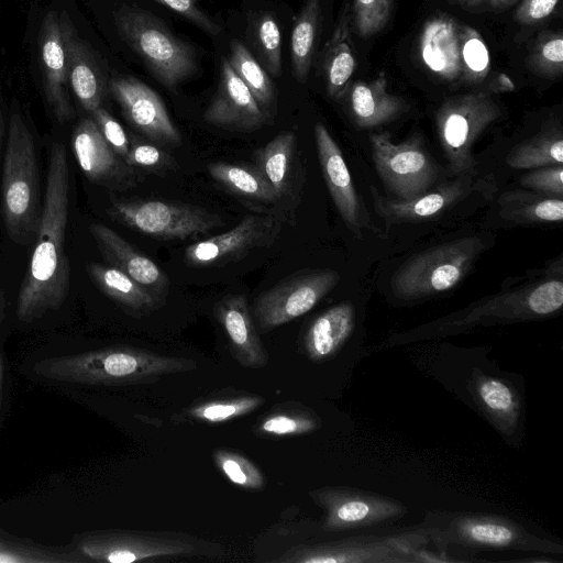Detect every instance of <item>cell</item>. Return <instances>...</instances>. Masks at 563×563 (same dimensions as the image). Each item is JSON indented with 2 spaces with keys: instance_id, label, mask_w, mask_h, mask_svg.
<instances>
[{
  "instance_id": "cell-1",
  "label": "cell",
  "mask_w": 563,
  "mask_h": 563,
  "mask_svg": "<svg viewBox=\"0 0 563 563\" xmlns=\"http://www.w3.org/2000/svg\"><path fill=\"white\" fill-rule=\"evenodd\" d=\"M69 210V168L63 144L51 146L44 205L36 245L18 295L16 316L30 322L65 301L70 286V266L65 252Z\"/></svg>"
},
{
  "instance_id": "cell-2",
  "label": "cell",
  "mask_w": 563,
  "mask_h": 563,
  "mask_svg": "<svg viewBox=\"0 0 563 563\" xmlns=\"http://www.w3.org/2000/svg\"><path fill=\"white\" fill-rule=\"evenodd\" d=\"M196 368L194 360L159 355L133 346H111L47 357L34 365V372L47 379L98 386L153 383L165 375Z\"/></svg>"
},
{
  "instance_id": "cell-3",
  "label": "cell",
  "mask_w": 563,
  "mask_h": 563,
  "mask_svg": "<svg viewBox=\"0 0 563 563\" xmlns=\"http://www.w3.org/2000/svg\"><path fill=\"white\" fill-rule=\"evenodd\" d=\"M563 283L550 277L500 291L429 323L388 338L385 345L453 335L475 327L541 319L561 310Z\"/></svg>"
},
{
  "instance_id": "cell-4",
  "label": "cell",
  "mask_w": 563,
  "mask_h": 563,
  "mask_svg": "<svg viewBox=\"0 0 563 563\" xmlns=\"http://www.w3.org/2000/svg\"><path fill=\"white\" fill-rule=\"evenodd\" d=\"M430 542L445 553L472 554L516 550L561 554L563 548L530 533L517 521L499 515L470 511H430L421 523Z\"/></svg>"
},
{
  "instance_id": "cell-5",
  "label": "cell",
  "mask_w": 563,
  "mask_h": 563,
  "mask_svg": "<svg viewBox=\"0 0 563 563\" xmlns=\"http://www.w3.org/2000/svg\"><path fill=\"white\" fill-rule=\"evenodd\" d=\"M38 189L33 135L13 99L2 169V217L8 235L15 243L29 242L37 232L41 218Z\"/></svg>"
},
{
  "instance_id": "cell-6",
  "label": "cell",
  "mask_w": 563,
  "mask_h": 563,
  "mask_svg": "<svg viewBox=\"0 0 563 563\" xmlns=\"http://www.w3.org/2000/svg\"><path fill=\"white\" fill-rule=\"evenodd\" d=\"M431 543L422 525L391 529L379 527L342 539L299 544L284 552L278 563H407L419 562L420 551Z\"/></svg>"
},
{
  "instance_id": "cell-7",
  "label": "cell",
  "mask_w": 563,
  "mask_h": 563,
  "mask_svg": "<svg viewBox=\"0 0 563 563\" xmlns=\"http://www.w3.org/2000/svg\"><path fill=\"white\" fill-rule=\"evenodd\" d=\"M120 37L163 85L175 88L197 73L194 47L175 36L156 16L134 7L113 12Z\"/></svg>"
},
{
  "instance_id": "cell-8",
  "label": "cell",
  "mask_w": 563,
  "mask_h": 563,
  "mask_svg": "<svg viewBox=\"0 0 563 563\" xmlns=\"http://www.w3.org/2000/svg\"><path fill=\"white\" fill-rule=\"evenodd\" d=\"M426 67L454 84H478L490 69L489 53L481 34L448 15L428 20L419 37Z\"/></svg>"
},
{
  "instance_id": "cell-9",
  "label": "cell",
  "mask_w": 563,
  "mask_h": 563,
  "mask_svg": "<svg viewBox=\"0 0 563 563\" xmlns=\"http://www.w3.org/2000/svg\"><path fill=\"white\" fill-rule=\"evenodd\" d=\"M484 249L485 242L475 235L430 247L410 257L394 273L391 290L405 300L446 291L465 277Z\"/></svg>"
},
{
  "instance_id": "cell-10",
  "label": "cell",
  "mask_w": 563,
  "mask_h": 563,
  "mask_svg": "<svg viewBox=\"0 0 563 563\" xmlns=\"http://www.w3.org/2000/svg\"><path fill=\"white\" fill-rule=\"evenodd\" d=\"M78 547L89 560L108 563L216 555L219 548L185 533L129 530L89 532L80 539Z\"/></svg>"
},
{
  "instance_id": "cell-11",
  "label": "cell",
  "mask_w": 563,
  "mask_h": 563,
  "mask_svg": "<svg viewBox=\"0 0 563 563\" xmlns=\"http://www.w3.org/2000/svg\"><path fill=\"white\" fill-rule=\"evenodd\" d=\"M109 213L140 234L164 241L197 239L223 225L220 216L201 207L165 200L113 199Z\"/></svg>"
},
{
  "instance_id": "cell-12",
  "label": "cell",
  "mask_w": 563,
  "mask_h": 563,
  "mask_svg": "<svg viewBox=\"0 0 563 563\" xmlns=\"http://www.w3.org/2000/svg\"><path fill=\"white\" fill-rule=\"evenodd\" d=\"M499 115L497 103L483 91L454 96L442 103L437 113V128L452 174L473 173L476 161L472 147Z\"/></svg>"
},
{
  "instance_id": "cell-13",
  "label": "cell",
  "mask_w": 563,
  "mask_h": 563,
  "mask_svg": "<svg viewBox=\"0 0 563 563\" xmlns=\"http://www.w3.org/2000/svg\"><path fill=\"white\" fill-rule=\"evenodd\" d=\"M31 60L42 96L54 118L65 123L75 118L66 73L59 9L44 7L32 16Z\"/></svg>"
},
{
  "instance_id": "cell-14",
  "label": "cell",
  "mask_w": 563,
  "mask_h": 563,
  "mask_svg": "<svg viewBox=\"0 0 563 563\" xmlns=\"http://www.w3.org/2000/svg\"><path fill=\"white\" fill-rule=\"evenodd\" d=\"M309 496L324 512L323 532H346L389 526L408 514V508L390 497L372 492L327 486Z\"/></svg>"
},
{
  "instance_id": "cell-15",
  "label": "cell",
  "mask_w": 563,
  "mask_h": 563,
  "mask_svg": "<svg viewBox=\"0 0 563 563\" xmlns=\"http://www.w3.org/2000/svg\"><path fill=\"white\" fill-rule=\"evenodd\" d=\"M331 269L301 271L261 292L253 302V319L267 332L309 312L339 283Z\"/></svg>"
},
{
  "instance_id": "cell-16",
  "label": "cell",
  "mask_w": 563,
  "mask_h": 563,
  "mask_svg": "<svg viewBox=\"0 0 563 563\" xmlns=\"http://www.w3.org/2000/svg\"><path fill=\"white\" fill-rule=\"evenodd\" d=\"M371 145L378 175L398 199L415 198L434 185L437 166L424 151L421 136L396 144L387 134H373Z\"/></svg>"
},
{
  "instance_id": "cell-17",
  "label": "cell",
  "mask_w": 563,
  "mask_h": 563,
  "mask_svg": "<svg viewBox=\"0 0 563 563\" xmlns=\"http://www.w3.org/2000/svg\"><path fill=\"white\" fill-rule=\"evenodd\" d=\"M282 229L280 221L269 214H246L231 230L185 249V262L195 267L222 266L243 258L257 247L269 246Z\"/></svg>"
},
{
  "instance_id": "cell-18",
  "label": "cell",
  "mask_w": 563,
  "mask_h": 563,
  "mask_svg": "<svg viewBox=\"0 0 563 563\" xmlns=\"http://www.w3.org/2000/svg\"><path fill=\"white\" fill-rule=\"evenodd\" d=\"M494 185L490 176L477 179L473 173H468L411 199L384 198L373 188L374 209L389 225L427 220L440 216L477 192L494 190Z\"/></svg>"
},
{
  "instance_id": "cell-19",
  "label": "cell",
  "mask_w": 563,
  "mask_h": 563,
  "mask_svg": "<svg viewBox=\"0 0 563 563\" xmlns=\"http://www.w3.org/2000/svg\"><path fill=\"white\" fill-rule=\"evenodd\" d=\"M108 90L121 107L126 121L144 137L158 145L178 146L181 134L161 97L136 78L115 76Z\"/></svg>"
},
{
  "instance_id": "cell-20",
  "label": "cell",
  "mask_w": 563,
  "mask_h": 563,
  "mask_svg": "<svg viewBox=\"0 0 563 563\" xmlns=\"http://www.w3.org/2000/svg\"><path fill=\"white\" fill-rule=\"evenodd\" d=\"M59 20L68 85L90 114L102 106L109 80L96 51L80 35L67 9H59Z\"/></svg>"
},
{
  "instance_id": "cell-21",
  "label": "cell",
  "mask_w": 563,
  "mask_h": 563,
  "mask_svg": "<svg viewBox=\"0 0 563 563\" xmlns=\"http://www.w3.org/2000/svg\"><path fill=\"white\" fill-rule=\"evenodd\" d=\"M74 156L86 177L108 188H130L137 177L112 150L89 115L80 120L71 137Z\"/></svg>"
},
{
  "instance_id": "cell-22",
  "label": "cell",
  "mask_w": 563,
  "mask_h": 563,
  "mask_svg": "<svg viewBox=\"0 0 563 563\" xmlns=\"http://www.w3.org/2000/svg\"><path fill=\"white\" fill-rule=\"evenodd\" d=\"M205 122L239 132L261 129L268 121L251 90L222 58L220 81L214 97L203 113Z\"/></svg>"
},
{
  "instance_id": "cell-23",
  "label": "cell",
  "mask_w": 563,
  "mask_h": 563,
  "mask_svg": "<svg viewBox=\"0 0 563 563\" xmlns=\"http://www.w3.org/2000/svg\"><path fill=\"white\" fill-rule=\"evenodd\" d=\"M477 409L508 440L521 439L523 404L510 378L475 369L467 384Z\"/></svg>"
},
{
  "instance_id": "cell-24",
  "label": "cell",
  "mask_w": 563,
  "mask_h": 563,
  "mask_svg": "<svg viewBox=\"0 0 563 563\" xmlns=\"http://www.w3.org/2000/svg\"><path fill=\"white\" fill-rule=\"evenodd\" d=\"M89 231L106 262L136 282L162 306L169 291L165 272L114 230L92 223Z\"/></svg>"
},
{
  "instance_id": "cell-25",
  "label": "cell",
  "mask_w": 563,
  "mask_h": 563,
  "mask_svg": "<svg viewBox=\"0 0 563 563\" xmlns=\"http://www.w3.org/2000/svg\"><path fill=\"white\" fill-rule=\"evenodd\" d=\"M214 317L222 327L231 355L242 366L262 368L268 355L256 330L246 297L229 295L214 306Z\"/></svg>"
},
{
  "instance_id": "cell-26",
  "label": "cell",
  "mask_w": 563,
  "mask_h": 563,
  "mask_svg": "<svg viewBox=\"0 0 563 563\" xmlns=\"http://www.w3.org/2000/svg\"><path fill=\"white\" fill-rule=\"evenodd\" d=\"M314 140L322 175L331 198L345 224L358 233L362 209L343 154L322 123L314 125Z\"/></svg>"
},
{
  "instance_id": "cell-27",
  "label": "cell",
  "mask_w": 563,
  "mask_h": 563,
  "mask_svg": "<svg viewBox=\"0 0 563 563\" xmlns=\"http://www.w3.org/2000/svg\"><path fill=\"white\" fill-rule=\"evenodd\" d=\"M356 330V310L352 302L336 303L317 316L302 341L305 354L314 364L334 361L351 343Z\"/></svg>"
},
{
  "instance_id": "cell-28",
  "label": "cell",
  "mask_w": 563,
  "mask_h": 563,
  "mask_svg": "<svg viewBox=\"0 0 563 563\" xmlns=\"http://www.w3.org/2000/svg\"><path fill=\"white\" fill-rule=\"evenodd\" d=\"M87 272L93 284L132 317H146L162 307L136 282L113 266L89 263Z\"/></svg>"
},
{
  "instance_id": "cell-29",
  "label": "cell",
  "mask_w": 563,
  "mask_h": 563,
  "mask_svg": "<svg viewBox=\"0 0 563 563\" xmlns=\"http://www.w3.org/2000/svg\"><path fill=\"white\" fill-rule=\"evenodd\" d=\"M350 106L354 121L361 128L386 123L405 109L404 100L388 92L383 73L371 82H356L350 92Z\"/></svg>"
},
{
  "instance_id": "cell-30",
  "label": "cell",
  "mask_w": 563,
  "mask_h": 563,
  "mask_svg": "<svg viewBox=\"0 0 563 563\" xmlns=\"http://www.w3.org/2000/svg\"><path fill=\"white\" fill-rule=\"evenodd\" d=\"M296 159L297 137L290 131L278 133L254 153V165L280 198L290 190Z\"/></svg>"
},
{
  "instance_id": "cell-31",
  "label": "cell",
  "mask_w": 563,
  "mask_h": 563,
  "mask_svg": "<svg viewBox=\"0 0 563 563\" xmlns=\"http://www.w3.org/2000/svg\"><path fill=\"white\" fill-rule=\"evenodd\" d=\"M350 21L346 5L323 52L322 66L327 90L329 96L334 99L345 93L355 69V57L350 41Z\"/></svg>"
},
{
  "instance_id": "cell-32",
  "label": "cell",
  "mask_w": 563,
  "mask_h": 563,
  "mask_svg": "<svg viewBox=\"0 0 563 563\" xmlns=\"http://www.w3.org/2000/svg\"><path fill=\"white\" fill-rule=\"evenodd\" d=\"M208 173L224 189L245 199L271 203L280 198L255 165L216 162Z\"/></svg>"
},
{
  "instance_id": "cell-33",
  "label": "cell",
  "mask_w": 563,
  "mask_h": 563,
  "mask_svg": "<svg viewBox=\"0 0 563 563\" xmlns=\"http://www.w3.org/2000/svg\"><path fill=\"white\" fill-rule=\"evenodd\" d=\"M500 216L519 223H552L563 219L562 198L507 191L499 199Z\"/></svg>"
},
{
  "instance_id": "cell-34",
  "label": "cell",
  "mask_w": 563,
  "mask_h": 563,
  "mask_svg": "<svg viewBox=\"0 0 563 563\" xmlns=\"http://www.w3.org/2000/svg\"><path fill=\"white\" fill-rule=\"evenodd\" d=\"M320 24V0H305L291 33V67L294 77L305 82L312 57Z\"/></svg>"
},
{
  "instance_id": "cell-35",
  "label": "cell",
  "mask_w": 563,
  "mask_h": 563,
  "mask_svg": "<svg viewBox=\"0 0 563 563\" xmlns=\"http://www.w3.org/2000/svg\"><path fill=\"white\" fill-rule=\"evenodd\" d=\"M320 422L316 412L303 405L279 404L258 420L254 433L271 438L301 435L316 431Z\"/></svg>"
},
{
  "instance_id": "cell-36",
  "label": "cell",
  "mask_w": 563,
  "mask_h": 563,
  "mask_svg": "<svg viewBox=\"0 0 563 563\" xmlns=\"http://www.w3.org/2000/svg\"><path fill=\"white\" fill-rule=\"evenodd\" d=\"M517 169L562 165L563 140L560 130L551 129L514 147L506 158Z\"/></svg>"
},
{
  "instance_id": "cell-37",
  "label": "cell",
  "mask_w": 563,
  "mask_h": 563,
  "mask_svg": "<svg viewBox=\"0 0 563 563\" xmlns=\"http://www.w3.org/2000/svg\"><path fill=\"white\" fill-rule=\"evenodd\" d=\"M246 33L263 68L278 77L282 71V36L275 16L269 12L252 14L247 18Z\"/></svg>"
},
{
  "instance_id": "cell-38",
  "label": "cell",
  "mask_w": 563,
  "mask_h": 563,
  "mask_svg": "<svg viewBox=\"0 0 563 563\" xmlns=\"http://www.w3.org/2000/svg\"><path fill=\"white\" fill-rule=\"evenodd\" d=\"M264 404V398L255 394H233L206 399L192 405L185 415L198 422L223 423L246 416Z\"/></svg>"
},
{
  "instance_id": "cell-39",
  "label": "cell",
  "mask_w": 563,
  "mask_h": 563,
  "mask_svg": "<svg viewBox=\"0 0 563 563\" xmlns=\"http://www.w3.org/2000/svg\"><path fill=\"white\" fill-rule=\"evenodd\" d=\"M228 62L251 90L262 110L268 114L267 110L275 99V90L267 71L249 49L238 41L231 43Z\"/></svg>"
},
{
  "instance_id": "cell-40",
  "label": "cell",
  "mask_w": 563,
  "mask_h": 563,
  "mask_svg": "<svg viewBox=\"0 0 563 563\" xmlns=\"http://www.w3.org/2000/svg\"><path fill=\"white\" fill-rule=\"evenodd\" d=\"M213 461L217 468L234 485L254 490L265 488L263 473L245 456L225 449H218L213 452Z\"/></svg>"
},
{
  "instance_id": "cell-41",
  "label": "cell",
  "mask_w": 563,
  "mask_h": 563,
  "mask_svg": "<svg viewBox=\"0 0 563 563\" xmlns=\"http://www.w3.org/2000/svg\"><path fill=\"white\" fill-rule=\"evenodd\" d=\"M132 168L137 167L151 172H166L175 166V159L158 144L148 139L130 137L129 153L124 159Z\"/></svg>"
},
{
  "instance_id": "cell-42",
  "label": "cell",
  "mask_w": 563,
  "mask_h": 563,
  "mask_svg": "<svg viewBox=\"0 0 563 563\" xmlns=\"http://www.w3.org/2000/svg\"><path fill=\"white\" fill-rule=\"evenodd\" d=\"M393 0H353V21L361 37H371L386 25Z\"/></svg>"
},
{
  "instance_id": "cell-43",
  "label": "cell",
  "mask_w": 563,
  "mask_h": 563,
  "mask_svg": "<svg viewBox=\"0 0 563 563\" xmlns=\"http://www.w3.org/2000/svg\"><path fill=\"white\" fill-rule=\"evenodd\" d=\"M520 184L530 190L549 197L563 196V166H544L525 174Z\"/></svg>"
},
{
  "instance_id": "cell-44",
  "label": "cell",
  "mask_w": 563,
  "mask_h": 563,
  "mask_svg": "<svg viewBox=\"0 0 563 563\" xmlns=\"http://www.w3.org/2000/svg\"><path fill=\"white\" fill-rule=\"evenodd\" d=\"M112 150L124 161L130 147V137L121 124L101 106L89 114Z\"/></svg>"
},
{
  "instance_id": "cell-45",
  "label": "cell",
  "mask_w": 563,
  "mask_h": 563,
  "mask_svg": "<svg viewBox=\"0 0 563 563\" xmlns=\"http://www.w3.org/2000/svg\"><path fill=\"white\" fill-rule=\"evenodd\" d=\"M532 63L538 70L559 74L563 66V38L561 34L549 35L532 53Z\"/></svg>"
},
{
  "instance_id": "cell-46",
  "label": "cell",
  "mask_w": 563,
  "mask_h": 563,
  "mask_svg": "<svg viewBox=\"0 0 563 563\" xmlns=\"http://www.w3.org/2000/svg\"><path fill=\"white\" fill-rule=\"evenodd\" d=\"M184 15L211 35H218L221 27L201 10L196 0H154Z\"/></svg>"
},
{
  "instance_id": "cell-47",
  "label": "cell",
  "mask_w": 563,
  "mask_h": 563,
  "mask_svg": "<svg viewBox=\"0 0 563 563\" xmlns=\"http://www.w3.org/2000/svg\"><path fill=\"white\" fill-rule=\"evenodd\" d=\"M559 0H523L516 18L523 24H532L548 18L556 8Z\"/></svg>"
},
{
  "instance_id": "cell-48",
  "label": "cell",
  "mask_w": 563,
  "mask_h": 563,
  "mask_svg": "<svg viewBox=\"0 0 563 563\" xmlns=\"http://www.w3.org/2000/svg\"><path fill=\"white\" fill-rule=\"evenodd\" d=\"M60 561L63 560L55 559L49 554L36 550L3 549L0 547V563H43Z\"/></svg>"
},
{
  "instance_id": "cell-49",
  "label": "cell",
  "mask_w": 563,
  "mask_h": 563,
  "mask_svg": "<svg viewBox=\"0 0 563 563\" xmlns=\"http://www.w3.org/2000/svg\"><path fill=\"white\" fill-rule=\"evenodd\" d=\"M515 0H464L462 3L471 7L501 8Z\"/></svg>"
},
{
  "instance_id": "cell-50",
  "label": "cell",
  "mask_w": 563,
  "mask_h": 563,
  "mask_svg": "<svg viewBox=\"0 0 563 563\" xmlns=\"http://www.w3.org/2000/svg\"><path fill=\"white\" fill-rule=\"evenodd\" d=\"M497 89L499 91H512L515 90V85L512 80L505 74H498L497 76Z\"/></svg>"
},
{
  "instance_id": "cell-51",
  "label": "cell",
  "mask_w": 563,
  "mask_h": 563,
  "mask_svg": "<svg viewBox=\"0 0 563 563\" xmlns=\"http://www.w3.org/2000/svg\"><path fill=\"white\" fill-rule=\"evenodd\" d=\"M5 297L3 289L0 288V325L4 317Z\"/></svg>"
},
{
  "instance_id": "cell-52",
  "label": "cell",
  "mask_w": 563,
  "mask_h": 563,
  "mask_svg": "<svg viewBox=\"0 0 563 563\" xmlns=\"http://www.w3.org/2000/svg\"><path fill=\"white\" fill-rule=\"evenodd\" d=\"M3 373H4V361H3V355L0 354V395H1V389H2Z\"/></svg>"
},
{
  "instance_id": "cell-53",
  "label": "cell",
  "mask_w": 563,
  "mask_h": 563,
  "mask_svg": "<svg viewBox=\"0 0 563 563\" xmlns=\"http://www.w3.org/2000/svg\"><path fill=\"white\" fill-rule=\"evenodd\" d=\"M2 132H3V118H2L1 107H0V148H1Z\"/></svg>"
},
{
  "instance_id": "cell-54",
  "label": "cell",
  "mask_w": 563,
  "mask_h": 563,
  "mask_svg": "<svg viewBox=\"0 0 563 563\" xmlns=\"http://www.w3.org/2000/svg\"><path fill=\"white\" fill-rule=\"evenodd\" d=\"M460 2H463L464 0H459Z\"/></svg>"
},
{
  "instance_id": "cell-55",
  "label": "cell",
  "mask_w": 563,
  "mask_h": 563,
  "mask_svg": "<svg viewBox=\"0 0 563 563\" xmlns=\"http://www.w3.org/2000/svg\"><path fill=\"white\" fill-rule=\"evenodd\" d=\"M0 12H1V4H0Z\"/></svg>"
}]
</instances>
